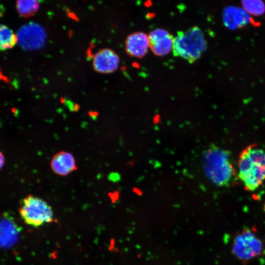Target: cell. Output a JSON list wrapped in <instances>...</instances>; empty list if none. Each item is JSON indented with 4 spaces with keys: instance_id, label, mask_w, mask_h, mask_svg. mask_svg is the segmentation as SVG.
<instances>
[{
    "instance_id": "obj_14",
    "label": "cell",
    "mask_w": 265,
    "mask_h": 265,
    "mask_svg": "<svg viewBox=\"0 0 265 265\" xmlns=\"http://www.w3.org/2000/svg\"><path fill=\"white\" fill-rule=\"evenodd\" d=\"M16 8L18 14L26 18L33 16L39 8V0H17Z\"/></svg>"
},
{
    "instance_id": "obj_8",
    "label": "cell",
    "mask_w": 265,
    "mask_h": 265,
    "mask_svg": "<svg viewBox=\"0 0 265 265\" xmlns=\"http://www.w3.org/2000/svg\"><path fill=\"white\" fill-rule=\"evenodd\" d=\"M150 48L157 56H164L172 51L174 37L168 31L157 28L149 34Z\"/></svg>"
},
{
    "instance_id": "obj_3",
    "label": "cell",
    "mask_w": 265,
    "mask_h": 265,
    "mask_svg": "<svg viewBox=\"0 0 265 265\" xmlns=\"http://www.w3.org/2000/svg\"><path fill=\"white\" fill-rule=\"evenodd\" d=\"M207 47L203 32L197 26H194L177 32L174 37L172 51L175 56L181 57L193 63L201 57Z\"/></svg>"
},
{
    "instance_id": "obj_15",
    "label": "cell",
    "mask_w": 265,
    "mask_h": 265,
    "mask_svg": "<svg viewBox=\"0 0 265 265\" xmlns=\"http://www.w3.org/2000/svg\"><path fill=\"white\" fill-rule=\"evenodd\" d=\"M244 10L254 16H261L265 12V4L262 0H241Z\"/></svg>"
},
{
    "instance_id": "obj_9",
    "label": "cell",
    "mask_w": 265,
    "mask_h": 265,
    "mask_svg": "<svg viewBox=\"0 0 265 265\" xmlns=\"http://www.w3.org/2000/svg\"><path fill=\"white\" fill-rule=\"evenodd\" d=\"M125 44L127 54L137 58L143 57L150 48L149 36L143 32L130 34L127 36Z\"/></svg>"
},
{
    "instance_id": "obj_10",
    "label": "cell",
    "mask_w": 265,
    "mask_h": 265,
    "mask_svg": "<svg viewBox=\"0 0 265 265\" xmlns=\"http://www.w3.org/2000/svg\"><path fill=\"white\" fill-rule=\"evenodd\" d=\"M20 229L8 214L0 218V247L9 248L17 240Z\"/></svg>"
},
{
    "instance_id": "obj_6",
    "label": "cell",
    "mask_w": 265,
    "mask_h": 265,
    "mask_svg": "<svg viewBox=\"0 0 265 265\" xmlns=\"http://www.w3.org/2000/svg\"><path fill=\"white\" fill-rule=\"evenodd\" d=\"M17 35L21 45L28 49L41 47L44 44L46 37L43 27L35 23H29L23 26Z\"/></svg>"
},
{
    "instance_id": "obj_16",
    "label": "cell",
    "mask_w": 265,
    "mask_h": 265,
    "mask_svg": "<svg viewBox=\"0 0 265 265\" xmlns=\"http://www.w3.org/2000/svg\"><path fill=\"white\" fill-rule=\"evenodd\" d=\"M5 159L3 154L0 151V169L4 164Z\"/></svg>"
},
{
    "instance_id": "obj_4",
    "label": "cell",
    "mask_w": 265,
    "mask_h": 265,
    "mask_svg": "<svg viewBox=\"0 0 265 265\" xmlns=\"http://www.w3.org/2000/svg\"><path fill=\"white\" fill-rule=\"evenodd\" d=\"M19 211L24 222L33 227H37L53 220L52 207L42 199L32 195L22 200Z\"/></svg>"
},
{
    "instance_id": "obj_5",
    "label": "cell",
    "mask_w": 265,
    "mask_h": 265,
    "mask_svg": "<svg viewBox=\"0 0 265 265\" xmlns=\"http://www.w3.org/2000/svg\"><path fill=\"white\" fill-rule=\"evenodd\" d=\"M263 245L261 241L250 230L244 229L234 239V254L243 262H247L260 255Z\"/></svg>"
},
{
    "instance_id": "obj_1",
    "label": "cell",
    "mask_w": 265,
    "mask_h": 265,
    "mask_svg": "<svg viewBox=\"0 0 265 265\" xmlns=\"http://www.w3.org/2000/svg\"><path fill=\"white\" fill-rule=\"evenodd\" d=\"M202 163L205 175L216 186L229 185L236 176L230 152L215 145H211L203 151Z\"/></svg>"
},
{
    "instance_id": "obj_11",
    "label": "cell",
    "mask_w": 265,
    "mask_h": 265,
    "mask_svg": "<svg viewBox=\"0 0 265 265\" xmlns=\"http://www.w3.org/2000/svg\"><path fill=\"white\" fill-rule=\"evenodd\" d=\"M53 171L60 176H66L77 169L73 156L66 151H60L55 154L51 161Z\"/></svg>"
},
{
    "instance_id": "obj_7",
    "label": "cell",
    "mask_w": 265,
    "mask_h": 265,
    "mask_svg": "<svg viewBox=\"0 0 265 265\" xmlns=\"http://www.w3.org/2000/svg\"><path fill=\"white\" fill-rule=\"evenodd\" d=\"M120 58L112 50L105 48L98 51L94 55L92 66L94 70L101 74L115 72L118 68Z\"/></svg>"
},
{
    "instance_id": "obj_13",
    "label": "cell",
    "mask_w": 265,
    "mask_h": 265,
    "mask_svg": "<svg viewBox=\"0 0 265 265\" xmlns=\"http://www.w3.org/2000/svg\"><path fill=\"white\" fill-rule=\"evenodd\" d=\"M17 42V34L7 26L0 24V51L13 48Z\"/></svg>"
},
{
    "instance_id": "obj_12",
    "label": "cell",
    "mask_w": 265,
    "mask_h": 265,
    "mask_svg": "<svg viewBox=\"0 0 265 265\" xmlns=\"http://www.w3.org/2000/svg\"><path fill=\"white\" fill-rule=\"evenodd\" d=\"M250 16L244 9L230 6L223 12V21L225 26L234 29L247 25L250 22Z\"/></svg>"
},
{
    "instance_id": "obj_17",
    "label": "cell",
    "mask_w": 265,
    "mask_h": 265,
    "mask_svg": "<svg viewBox=\"0 0 265 265\" xmlns=\"http://www.w3.org/2000/svg\"><path fill=\"white\" fill-rule=\"evenodd\" d=\"M264 208H265V204Z\"/></svg>"
},
{
    "instance_id": "obj_2",
    "label": "cell",
    "mask_w": 265,
    "mask_h": 265,
    "mask_svg": "<svg viewBox=\"0 0 265 265\" xmlns=\"http://www.w3.org/2000/svg\"><path fill=\"white\" fill-rule=\"evenodd\" d=\"M238 169L246 190L258 188L265 181V150L254 144L246 147L239 155Z\"/></svg>"
}]
</instances>
